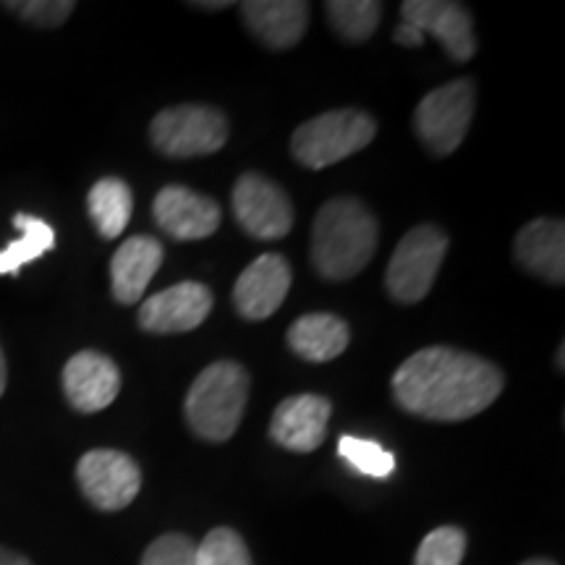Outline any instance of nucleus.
Wrapping results in <instances>:
<instances>
[{
    "mask_svg": "<svg viewBox=\"0 0 565 565\" xmlns=\"http://www.w3.org/2000/svg\"><path fill=\"white\" fill-rule=\"evenodd\" d=\"M196 565H254L242 534L228 526L212 529L196 547Z\"/></svg>",
    "mask_w": 565,
    "mask_h": 565,
    "instance_id": "nucleus-24",
    "label": "nucleus"
},
{
    "mask_svg": "<svg viewBox=\"0 0 565 565\" xmlns=\"http://www.w3.org/2000/svg\"><path fill=\"white\" fill-rule=\"evenodd\" d=\"M291 288V265L280 254H263L238 275L233 286V307L244 320L263 322L286 301Z\"/></svg>",
    "mask_w": 565,
    "mask_h": 565,
    "instance_id": "nucleus-13",
    "label": "nucleus"
},
{
    "mask_svg": "<svg viewBox=\"0 0 565 565\" xmlns=\"http://www.w3.org/2000/svg\"><path fill=\"white\" fill-rule=\"evenodd\" d=\"M401 17L422 34L429 32L440 40L445 53L456 63L475 58V19L466 11V6L450 3V0H406L401 3Z\"/></svg>",
    "mask_w": 565,
    "mask_h": 565,
    "instance_id": "nucleus-12",
    "label": "nucleus"
},
{
    "mask_svg": "<svg viewBox=\"0 0 565 565\" xmlns=\"http://www.w3.org/2000/svg\"><path fill=\"white\" fill-rule=\"evenodd\" d=\"M87 210L92 223L103 238H118L131 221L134 194L124 179H100L87 194Z\"/></svg>",
    "mask_w": 565,
    "mask_h": 565,
    "instance_id": "nucleus-20",
    "label": "nucleus"
},
{
    "mask_svg": "<svg viewBox=\"0 0 565 565\" xmlns=\"http://www.w3.org/2000/svg\"><path fill=\"white\" fill-rule=\"evenodd\" d=\"M249 401V374L238 362H215L196 374L183 414L196 437L207 443L231 440Z\"/></svg>",
    "mask_w": 565,
    "mask_h": 565,
    "instance_id": "nucleus-3",
    "label": "nucleus"
},
{
    "mask_svg": "<svg viewBox=\"0 0 565 565\" xmlns=\"http://www.w3.org/2000/svg\"><path fill=\"white\" fill-rule=\"evenodd\" d=\"M76 482L84 498L97 511L116 513L134 503L141 490V469L124 450L97 448L89 450L76 463Z\"/></svg>",
    "mask_w": 565,
    "mask_h": 565,
    "instance_id": "nucleus-8",
    "label": "nucleus"
},
{
    "mask_svg": "<svg viewBox=\"0 0 565 565\" xmlns=\"http://www.w3.org/2000/svg\"><path fill=\"white\" fill-rule=\"evenodd\" d=\"M377 242V217L353 196H338L317 210L312 263L324 280L356 278L372 263Z\"/></svg>",
    "mask_w": 565,
    "mask_h": 565,
    "instance_id": "nucleus-2",
    "label": "nucleus"
},
{
    "mask_svg": "<svg viewBox=\"0 0 565 565\" xmlns=\"http://www.w3.org/2000/svg\"><path fill=\"white\" fill-rule=\"evenodd\" d=\"M233 215L252 238L275 242L294 228V204L263 173H244L233 186Z\"/></svg>",
    "mask_w": 565,
    "mask_h": 565,
    "instance_id": "nucleus-9",
    "label": "nucleus"
},
{
    "mask_svg": "<svg viewBox=\"0 0 565 565\" xmlns=\"http://www.w3.org/2000/svg\"><path fill=\"white\" fill-rule=\"evenodd\" d=\"M6 383H9V370H6V356L3 349H0V395L6 391Z\"/></svg>",
    "mask_w": 565,
    "mask_h": 565,
    "instance_id": "nucleus-31",
    "label": "nucleus"
},
{
    "mask_svg": "<svg viewBox=\"0 0 565 565\" xmlns=\"http://www.w3.org/2000/svg\"><path fill=\"white\" fill-rule=\"evenodd\" d=\"M330 401L317 393H301L280 401L270 422V437L294 454H312L324 443L330 422Z\"/></svg>",
    "mask_w": 565,
    "mask_h": 565,
    "instance_id": "nucleus-15",
    "label": "nucleus"
},
{
    "mask_svg": "<svg viewBox=\"0 0 565 565\" xmlns=\"http://www.w3.org/2000/svg\"><path fill=\"white\" fill-rule=\"evenodd\" d=\"M466 555V534L458 526H440L429 532L416 550L414 565H461Z\"/></svg>",
    "mask_w": 565,
    "mask_h": 565,
    "instance_id": "nucleus-25",
    "label": "nucleus"
},
{
    "mask_svg": "<svg viewBox=\"0 0 565 565\" xmlns=\"http://www.w3.org/2000/svg\"><path fill=\"white\" fill-rule=\"evenodd\" d=\"M3 9H9L34 26L53 30L74 13L76 3H71V0H11V3H3Z\"/></svg>",
    "mask_w": 565,
    "mask_h": 565,
    "instance_id": "nucleus-26",
    "label": "nucleus"
},
{
    "mask_svg": "<svg viewBox=\"0 0 565 565\" xmlns=\"http://www.w3.org/2000/svg\"><path fill=\"white\" fill-rule=\"evenodd\" d=\"M0 565H32L24 555L13 553L9 547H0Z\"/></svg>",
    "mask_w": 565,
    "mask_h": 565,
    "instance_id": "nucleus-29",
    "label": "nucleus"
},
{
    "mask_svg": "<svg viewBox=\"0 0 565 565\" xmlns=\"http://www.w3.org/2000/svg\"><path fill=\"white\" fill-rule=\"evenodd\" d=\"M521 565H557V563L547 561V557H532V561H526V563H521Z\"/></svg>",
    "mask_w": 565,
    "mask_h": 565,
    "instance_id": "nucleus-32",
    "label": "nucleus"
},
{
    "mask_svg": "<svg viewBox=\"0 0 565 565\" xmlns=\"http://www.w3.org/2000/svg\"><path fill=\"white\" fill-rule=\"evenodd\" d=\"M152 215L160 231L175 242H200L221 228L217 202L179 183L160 189L152 202Z\"/></svg>",
    "mask_w": 565,
    "mask_h": 565,
    "instance_id": "nucleus-11",
    "label": "nucleus"
},
{
    "mask_svg": "<svg viewBox=\"0 0 565 565\" xmlns=\"http://www.w3.org/2000/svg\"><path fill=\"white\" fill-rule=\"evenodd\" d=\"M324 11L333 30L349 42L370 40L383 19V3L377 0H330Z\"/></svg>",
    "mask_w": 565,
    "mask_h": 565,
    "instance_id": "nucleus-22",
    "label": "nucleus"
},
{
    "mask_svg": "<svg viewBox=\"0 0 565 565\" xmlns=\"http://www.w3.org/2000/svg\"><path fill=\"white\" fill-rule=\"evenodd\" d=\"M395 42H401V45H412V47H419L424 42V34L416 30L414 24H406V21H401L398 26H395Z\"/></svg>",
    "mask_w": 565,
    "mask_h": 565,
    "instance_id": "nucleus-28",
    "label": "nucleus"
},
{
    "mask_svg": "<svg viewBox=\"0 0 565 565\" xmlns=\"http://www.w3.org/2000/svg\"><path fill=\"white\" fill-rule=\"evenodd\" d=\"M309 3L301 0H249L242 3V19L254 38L273 51H288L303 38Z\"/></svg>",
    "mask_w": 565,
    "mask_h": 565,
    "instance_id": "nucleus-16",
    "label": "nucleus"
},
{
    "mask_svg": "<svg viewBox=\"0 0 565 565\" xmlns=\"http://www.w3.org/2000/svg\"><path fill=\"white\" fill-rule=\"evenodd\" d=\"M13 225L21 231V236L0 252V275H17L24 265L55 249V231L42 217L17 212Z\"/></svg>",
    "mask_w": 565,
    "mask_h": 565,
    "instance_id": "nucleus-21",
    "label": "nucleus"
},
{
    "mask_svg": "<svg viewBox=\"0 0 565 565\" xmlns=\"http://www.w3.org/2000/svg\"><path fill=\"white\" fill-rule=\"evenodd\" d=\"M162 265V244L152 236H131L110 259V291L118 303H137Z\"/></svg>",
    "mask_w": 565,
    "mask_h": 565,
    "instance_id": "nucleus-17",
    "label": "nucleus"
},
{
    "mask_svg": "<svg viewBox=\"0 0 565 565\" xmlns=\"http://www.w3.org/2000/svg\"><path fill=\"white\" fill-rule=\"evenodd\" d=\"M498 364L454 345L416 351L393 374V398L429 422H463L490 408L503 393Z\"/></svg>",
    "mask_w": 565,
    "mask_h": 565,
    "instance_id": "nucleus-1",
    "label": "nucleus"
},
{
    "mask_svg": "<svg viewBox=\"0 0 565 565\" xmlns=\"http://www.w3.org/2000/svg\"><path fill=\"white\" fill-rule=\"evenodd\" d=\"M515 259L536 278L561 286L565 280V225L561 217H540L515 236Z\"/></svg>",
    "mask_w": 565,
    "mask_h": 565,
    "instance_id": "nucleus-18",
    "label": "nucleus"
},
{
    "mask_svg": "<svg viewBox=\"0 0 565 565\" xmlns=\"http://www.w3.org/2000/svg\"><path fill=\"white\" fill-rule=\"evenodd\" d=\"M338 454H341L343 461L351 463L359 475L366 477L385 479L391 477L395 469L393 456L387 454L383 445L374 440H364V437L343 435L341 443H338Z\"/></svg>",
    "mask_w": 565,
    "mask_h": 565,
    "instance_id": "nucleus-23",
    "label": "nucleus"
},
{
    "mask_svg": "<svg viewBox=\"0 0 565 565\" xmlns=\"http://www.w3.org/2000/svg\"><path fill=\"white\" fill-rule=\"evenodd\" d=\"M228 118L210 105H173L152 118V147L166 158H204L228 141Z\"/></svg>",
    "mask_w": 565,
    "mask_h": 565,
    "instance_id": "nucleus-6",
    "label": "nucleus"
},
{
    "mask_svg": "<svg viewBox=\"0 0 565 565\" xmlns=\"http://www.w3.org/2000/svg\"><path fill=\"white\" fill-rule=\"evenodd\" d=\"M475 108L477 87L471 79H454L424 95L414 113V129L422 145L437 158L456 152L469 131Z\"/></svg>",
    "mask_w": 565,
    "mask_h": 565,
    "instance_id": "nucleus-7",
    "label": "nucleus"
},
{
    "mask_svg": "<svg viewBox=\"0 0 565 565\" xmlns=\"http://www.w3.org/2000/svg\"><path fill=\"white\" fill-rule=\"evenodd\" d=\"M351 330L341 317L328 312L303 315L288 328V345L303 362H333L349 349Z\"/></svg>",
    "mask_w": 565,
    "mask_h": 565,
    "instance_id": "nucleus-19",
    "label": "nucleus"
},
{
    "mask_svg": "<svg viewBox=\"0 0 565 565\" xmlns=\"http://www.w3.org/2000/svg\"><path fill=\"white\" fill-rule=\"evenodd\" d=\"M448 236L433 223L416 225L395 246L385 270V288L398 303H419L433 291L437 273H440Z\"/></svg>",
    "mask_w": 565,
    "mask_h": 565,
    "instance_id": "nucleus-5",
    "label": "nucleus"
},
{
    "mask_svg": "<svg viewBox=\"0 0 565 565\" xmlns=\"http://www.w3.org/2000/svg\"><path fill=\"white\" fill-rule=\"evenodd\" d=\"M139 565H196V545L186 534H162L145 550Z\"/></svg>",
    "mask_w": 565,
    "mask_h": 565,
    "instance_id": "nucleus-27",
    "label": "nucleus"
},
{
    "mask_svg": "<svg viewBox=\"0 0 565 565\" xmlns=\"http://www.w3.org/2000/svg\"><path fill=\"white\" fill-rule=\"evenodd\" d=\"M63 393L76 412L97 414L121 393V372L105 353L79 351L63 366Z\"/></svg>",
    "mask_w": 565,
    "mask_h": 565,
    "instance_id": "nucleus-14",
    "label": "nucleus"
},
{
    "mask_svg": "<svg viewBox=\"0 0 565 565\" xmlns=\"http://www.w3.org/2000/svg\"><path fill=\"white\" fill-rule=\"evenodd\" d=\"M374 134H377V124L370 113L351 108L330 110L294 131L291 152L303 168L322 171L372 145Z\"/></svg>",
    "mask_w": 565,
    "mask_h": 565,
    "instance_id": "nucleus-4",
    "label": "nucleus"
},
{
    "mask_svg": "<svg viewBox=\"0 0 565 565\" xmlns=\"http://www.w3.org/2000/svg\"><path fill=\"white\" fill-rule=\"evenodd\" d=\"M212 291L204 282L183 280L150 296L139 307V328L154 335H175L196 330L212 312Z\"/></svg>",
    "mask_w": 565,
    "mask_h": 565,
    "instance_id": "nucleus-10",
    "label": "nucleus"
},
{
    "mask_svg": "<svg viewBox=\"0 0 565 565\" xmlns=\"http://www.w3.org/2000/svg\"><path fill=\"white\" fill-rule=\"evenodd\" d=\"M189 6H194V9H200V11H223V9H231L233 3H228V0H215V3H204V0H196V3H189Z\"/></svg>",
    "mask_w": 565,
    "mask_h": 565,
    "instance_id": "nucleus-30",
    "label": "nucleus"
}]
</instances>
